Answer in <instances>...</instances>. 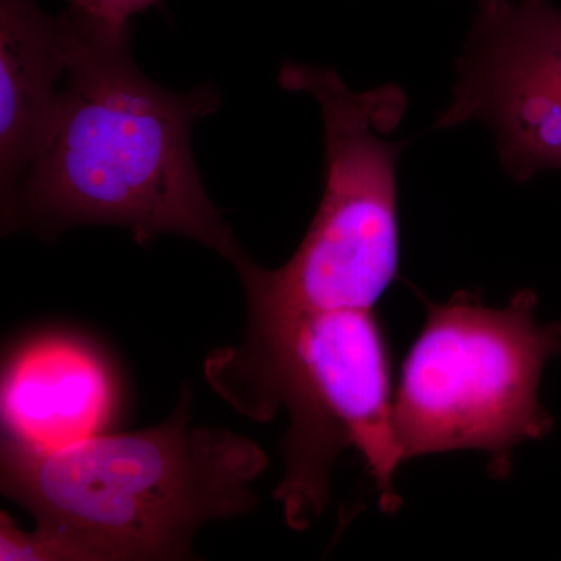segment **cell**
Returning <instances> with one entry per match:
<instances>
[{"mask_svg": "<svg viewBox=\"0 0 561 561\" xmlns=\"http://www.w3.org/2000/svg\"><path fill=\"white\" fill-rule=\"evenodd\" d=\"M505 2V0H479V5H493V3Z\"/></svg>", "mask_w": 561, "mask_h": 561, "instance_id": "30bf717a", "label": "cell"}, {"mask_svg": "<svg viewBox=\"0 0 561 561\" xmlns=\"http://www.w3.org/2000/svg\"><path fill=\"white\" fill-rule=\"evenodd\" d=\"M468 122L489 125L515 179L561 171V9L551 0L479 5L437 127Z\"/></svg>", "mask_w": 561, "mask_h": 561, "instance_id": "8992f818", "label": "cell"}, {"mask_svg": "<svg viewBox=\"0 0 561 561\" xmlns=\"http://www.w3.org/2000/svg\"><path fill=\"white\" fill-rule=\"evenodd\" d=\"M117 382L91 343L44 334L18 348L2 378L7 440L54 451L103 434L117 409Z\"/></svg>", "mask_w": 561, "mask_h": 561, "instance_id": "52a82bcc", "label": "cell"}, {"mask_svg": "<svg viewBox=\"0 0 561 561\" xmlns=\"http://www.w3.org/2000/svg\"><path fill=\"white\" fill-rule=\"evenodd\" d=\"M205 376L247 419L287 412L286 472L273 496L291 529H308L327 508L332 465L343 449L367 461L383 511L400 507L393 368L373 309H249L242 342L209 354Z\"/></svg>", "mask_w": 561, "mask_h": 561, "instance_id": "3957f363", "label": "cell"}, {"mask_svg": "<svg viewBox=\"0 0 561 561\" xmlns=\"http://www.w3.org/2000/svg\"><path fill=\"white\" fill-rule=\"evenodd\" d=\"M69 9L113 28L131 27V20L157 0H66Z\"/></svg>", "mask_w": 561, "mask_h": 561, "instance_id": "9c48e42d", "label": "cell"}, {"mask_svg": "<svg viewBox=\"0 0 561 561\" xmlns=\"http://www.w3.org/2000/svg\"><path fill=\"white\" fill-rule=\"evenodd\" d=\"M537 306L534 290L501 309L468 291L427 305L394 386L402 460L476 449L504 478L516 446L551 432L538 391L546 364L561 353V321L538 323Z\"/></svg>", "mask_w": 561, "mask_h": 561, "instance_id": "5b68a950", "label": "cell"}, {"mask_svg": "<svg viewBox=\"0 0 561 561\" xmlns=\"http://www.w3.org/2000/svg\"><path fill=\"white\" fill-rule=\"evenodd\" d=\"M65 21L68 69L54 127L22 183L14 228L114 225L146 245L191 239L232 265L245 250L209 201L191 150L195 122L220 106L203 84L164 90L131 57V27L77 13Z\"/></svg>", "mask_w": 561, "mask_h": 561, "instance_id": "6da1fadb", "label": "cell"}, {"mask_svg": "<svg viewBox=\"0 0 561 561\" xmlns=\"http://www.w3.org/2000/svg\"><path fill=\"white\" fill-rule=\"evenodd\" d=\"M284 90L308 92L321 108L327 186L308 234L283 267H261L249 254L234 265L249 309L371 311L400 264L397 161L408 98L394 84L351 90L334 69L287 62Z\"/></svg>", "mask_w": 561, "mask_h": 561, "instance_id": "277c9868", "label": "cell"}, {"mask_svg": "<svg viewBox=\"0 0 561 561\" xmlns=\"http://www.w3.org/2000/svg\"><path fill=\"white\" fill-rule=\"evenodd\" d=\"M191 390L171 419L133 434L35 451L3 443L2 491L35 516L31 534L0 522V560H180L195 531L254 507L267 468L260 445L191 427Z\"/></svg>", "mask_w": 561, "mask_h": 561, "instance_id": "7a4b0ae2", "label": "cell"}, {"mask_svg": "<svg viewBox=\"0 0 561 561\" xmlns=\"http://www.w3.org/2000/svg\"><path fill=\"white\" fill-rule=\"evenodd\" d=\"M68 69L62 16L35 0H0V194L14 228L22 183L49 138Z\"/></svg>", "mask_w": 561, "mask_h": 561, "instance_id": "ba28073f", "label": "cell"}]
</instances>
